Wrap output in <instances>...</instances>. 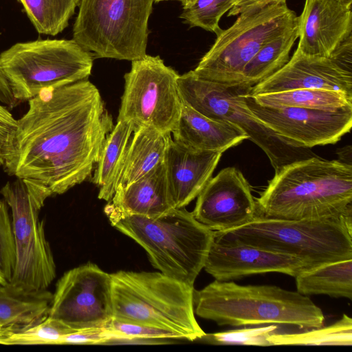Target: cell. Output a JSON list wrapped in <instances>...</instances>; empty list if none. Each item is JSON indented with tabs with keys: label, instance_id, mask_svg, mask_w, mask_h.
<instances>
[{
	"label": "cell",
	"instance_id": "1",
	"mask_svg": "<svg viewBox=\"0 0 352 352\" xmlns=\"http://www.w3.org/2000/svg\"><path fill=\"white\" fill-rule=\"evenodd\" d=\"M98 88L88 79L47 89L28 100L17 120L3 166L16 178L61 195L91 177L113 127Z\"/></svg>",
	"mask_w": 352,
	"mask_h": 352
},
{
	"label": "cell",
	"instance_id": "2",
	"mask_svg": "<svg viewBox=\"0 0 352 352\" xmlns=\"http://www.w3.org/2000/svg\"><path fill=\"white\" fill-rule=\"evenodd\" d=\"M257 216L301 220L340 217L352 210V166L316 155L275 170L256 200Z\"/></svg>",
	"mask_w": 352,
	"mask_h": 352
},
{
	"label": "cell",
	"instance_id": "3",
	"mask_svg": "<svg viewBox=\"0 0 352 352\" xmlns=\"http://www.w3.org/2000/svg\"><path fill=\"white\" fill-rule=\"evenodd\" d=\"M195 314L218 325H288L302 329L323 326L321 309L299 292L274 285H241L215 280L194 290Z\"/></svg>",
	"mask_w": 352,
	"mask_h": 352
},
{
	"label": "cell",
	"instance_id": "4",
	"mask_svg": "<svg viewBox=\"0 0 352 352\" xmlns=\"http://www.w3.org/2000/svg\"><path fill=\"white\" fill-rule=\"evenodd\" d=\"M111 225L146 252L152 265L164 274L194 286L204 269L214 231L185 208L156 217L126 214L107 208Z\"/></svg>",
	"mask_w": 352,
	"mask_h": 352
},
{
	"label": "cell",
	"instance_id": "5",
	"mask_svg": "<svg viewBox=\"0 0 352 352\" xmlns=\"http://www.w3.org/2000/svg\"><path fill=\"white\" fill-rule=\"evenodd\" d=\"M351 231L350 210L340 217L315 219H278L256 215L239 227L214 231V237L297 257L310 270L352 258Z\"/></svg>",
	"mask_w": 352,
	"mask_h": 352
},
{
	"label": "cell",
	"instance_id": "6",
	"mask_svg": "<svg viewBox=\"0 0 352 352\" xmlns=\"http://www.w3.org/2000/svg\"><path fill=\"white\" fill-rule=\"evenodd\" d=\"M113 318L169 331L183 340H200L194 286L162 272L118 271L111 274Z\"/></svg>",
	"mask_w": 352,
	"mask_h": 352
},
{
	"label": "cell",
	"instance_id": "7",
	"mask_svg": "<svg viewBox=\"0 0 352 352\" xmlns=\"http://www.w3.org/2000/svg\"><path fill=\"white\" fill-rule=\"evenodd\" d=\"M92 56L74 39L21 42L0 54V72L15 100L24 102L45 89L88 79Z\"/></svg>",
	"mask_w": 352,
	"mask_h": 352
},
{
	"label": "cell",
	"instance_id": "8",
	"mask_svg": "<svg viewBox=\"0 0 352 352\" xmlns=\"http://www.w3.org/2000/svg\"><path fill=\"white\" fill-rule=\"evenodd\" d=\"M154 0H80L73 38L96 58L135 60L146 50Z\"/></svg>",
	"mask_w": 352,
	"mask_h": 352
},
{
	"label": "cell",
	"instance_id": "9",
	"mask_svg": "<svg viewBox=\"0 0 352 352\" xmlns=\"http://www.w3.org/2000/svg\"><path fill=\"white\" fill-rule=\"evenodd\" d=\"M11 210L15 265L10 285L27 291L47 289L56 277V265L39 211L52 197L36 182L16 178L0 189Z\"/></svg>",
	"mask_w": 352,
	"mask_h": 352
},
{
	"label": "cell",
	"instance_id": "10",
	"mask_svg": "<svg viewBox=\"0 0 352 352\" xmlns=\"http://www.w3.org/2000/svg\"><path fill=\"white\" fill-rule=\"evenodd\" d=\"M177 86L182 102L204 116L233 124L267 156L276 170L296 160L315 156L309 148L296 146L257 120L243 102L252 87L206 80L189 71L179 75Z\"/></svg>",
	"mask_w": 352,
	"mask_h": 352
},
{
	"label": "cell",
	"instance_id": "11",
	"mask_svg": "<svg viewBox=\"0 0 352 352\" xmlns=\"http://www.w3.org/2000/svg\"><path fill=\"white\" fill-rule=\"evenodd\" d=\"M298 23L287 3L269 5L241 14L223 30L193 70L199 78L221 84H241L248 63L266 43Z\"/></svg>",
	"mask_w": 352,
	"mask_h": 352
},
{
	"label": "cell",
	"instance_id": "12",
	"mask_svg": "<svg viewBox=\"0 0 352 352\" xmlns=\"http://www.w3.org/2000/svg\"><path fill=\"white\" fill-rule=\"evenodd\" d=\"M179 74L159 56L146 54L131 61L126 73L117 120L131 122L135 128L149 126L171 134L179 118L182 100Z\"/></svg>",
	"mask_w": 352,
	"mask_h": 352
},
{
	"label": "cell",
	"instance_id": "13",
	"mask_svg": "<svg viewBox=\"0 0 352 352\" xmlns=\"http://www.w3.org/2000/svg\"><path fill=\"white\" fill-rule=\"evenodd\" d=\"M49 316L77 331L107 327L113 318L111 274L92 263L68 270L56 283Z\"/></svg>",
	"mask_w": 352,
	"mask_h": 352
},
{
	"label": "cell",
	"instance_id": "14",
	"mask_svg": "<svg viewBox=\"0 0 352 352\" xmlns=\"http://www.w3.org/2000/svg\"><path fill=\"white\" fill-rule=\"evenodd\" d=\"M242 100L251 113L289 143L310 148L335 144L351 131L352 107L324 111L292 107L263 106L250 92Z\"/></svg>",
	"mask_w": 352,
	"mask_h": 352
},
{
	"label": "cell",
	"instance_id": "15",
	"mask_svg": "<svg viewBox=\"0 0 352 352\" xmlns=\"http://www.w3.org/2000/svg\"><path fill=\"white\" fill-rule=\"evenodd\" d=\"M297 89L334 90L352 97V36L329 57L307 56L296 49L283 67L254 85L250 94Z\"/></svg>",
	"mask_w": 352,
	"mask_h": 352
},
{
	"label": "cell",
	"instance_id": "16",
	"mask_svg": "<svg viewBox=\"0 0 352 352\" xmlns=\"http://www.w3.org/2000/svg\"><path fill=\"white\" fill-rule=\"evenodd\" d=\"M192 212L199 222L219 232L243 226L257 215L250 184L235 167L225 168L210 178Z\"/></svg>",
	"mask_w": 352,
	"mask_h": 352
},
{
	"label": "cell",
	"instance_id": "17",
	"mask_svg": "<svg viewBox=\"0 0 352 352\" xmlns=\"http://www.w3.org/2000/svg\"><path fill=\"white\" fill-rule=\"evenodd\" d=\"M204 268L215 280L221 281L267 272L296 277L309 270L297 257L214 236Z\"/></svg>",
	"mask_w": 352,
	"mask_h": 352
},
{
	"label": "cell",
	"instance_id": "18",
	"mask_svg": "<svg viewBox=\"0 0 352 352\" xmlns=\"http://www.w3.org/2000/svg\"><path fill=\"white\" fill-rule=\"evenodd\" d=\"M298 29L300 53L329 57L352 36L351 6L336 0H305Z\"/></svg>",
	"mask_w": 352,
	"mask_h": 352
},
{
	"label": "cell",
	"instance_id": "19",
	"mask_svg": "<svg viewBox=\"0 0 352 352\" xmlns=\"http://www.w3.org/2000/svg\"><path fill=\"white\" fill-rule=\"evenodd\" d=\"M222 153L197 151L170 138L164 159L174 208H185L212 177Z\"/></svg>",
	"mask_w": 352,
	"mask_h": 352
},
{
	"label": "cell",
	"instance_id": "20",
	"mask_svg": "<svg viewBox=\"0 0 352 352\" xmlns=\"http://www.w3.org/2000/svg\"><path fill=\"white\" fill-rule=\"evenodd\" d=\"M173 140L197 151L219 152L248 140V135L232 123L213 120L182 102Z\"/></svg>",
	"mask_w": 352,
	"mask_h": 352
},
{
	"label": "cell",
	"instance_id": "21",
	"mask_svg": "<svg viewBox=\"0 0 352 352\" xmlns=\"http://www.w3.org/2000/svg\"><path fill=\"white\" fill-rule=\"evenodd\" d=\"M104 208L148 217H159L174 208L164 162L126 188L116 190Z\"/></svg>",
	"mask_w": 352,
	"mask_h": 352
},
{
	"label": "cell",
	"instance_id": "22",
	"mask_svg": "<svg viewBox=\"0 0 352 352\" xmlns=\"http://www.w3.org/2000/svg\"><path fill=\"white\" fill-rule=\"evenodd\" d=\"M170 134L149 126L135 128L124 155L116 190L124 188L164 162Z\"/></svg>",
	"mask_w": 352,
	"mask_h": 352
},
{
	"label": "cell",
	"instance_id": "23",
	"mask_svg": "<svg viewBox=\"0 0 352 352\" xmlns=\"http://www.w3.org/2000/svg\"><path fill=\"white\" fill-rule=\"evenodd\" d=\"M53 294L27 291L10 283L0 285V325L18 327L36 323L49 315Z\"/></svg>",
	"mask_w": 352,
	"mask_h": 352
},
{
	"label": "cell",
	"instance_id": "24",
	"mask_svg": "<svg viewBox=\"0 0 352 352\" xmlns=\"http://www.w3.org/2000/svg\"><path fill=\"white\" fill-rule=\"evenodd\" d=\"M135 130L131 122L117 120L108 134L90 181L99 187L98 198L109 201L118 179L121 163L131 137Z\"/></svg>",
	"mask_w": 352,
	"mask_h": 352
},
{
	"label": "cell",
	"instance_id": "25",
	"mask_svg": "<svg viewBox=\"0 0 352 352\" xmlns=\"http://www.w3.org/2000/svg\"><path fill=\"white\" fill-rule=\"evenodd\" d=\"M295 278L297 292L302 295L352 298V258L305 271Z\"/></svg>",
	"mask_w": 352,
	"mask_h": 352
},
{
	"label": "cell",
	"instance_id": "26",
	"mask_svg": "<svg viewBox=\"0 0 352 352\" xmlns=\"http://www.w3.org/2000/svg\"><path fill=\"white\" fill-rule=\"evenodd\" d=\"M252 97L263 106L292 107L331 111L352 107L351 96L342 91L322 89H297Z\"/></svg>",
	"mask_w": 352,
	"mask_h": 352
},
{
	"label": "cell",
	"instance_id": "27",
	"mask_svg": "<svg viewBox=\"0 0 352 352\" xmlns=\"http://www.w3.org/2000/svg\"><path fill=\"white\" fill-rule=\"evenodd\" d=\"M298 38L297 23L263 46L245 65L241 84L253 87L283 67Z\"/></svg>",
	"mask_w": 352,
	"mask_h": 352
},
{
	"label": "cell",
	"instance_id": "28",
	"mask_svg": "<svg viewBox=\"0 0 352 352\" xmlns=\"http://www.w3.org/2000/svg\"><path fill=\"white\" fill-rule=\"evenodd\" d=\"M273 345L352 344V319L344 314L342 318L327 326L305 329L299 333H275L267 338Z\"/></svg>",
	"mask_w": 352,
	"mask_h": 352
},
{
	"label": "cell",
	"instance_id": "29",
	"mask_svg": "<svg viewBox=\"0 0 352 352\" xmlns=\"http://www.w3.org/2000/svg\"><path fill=\"white\" fill-rule=\"evenodd\" d=\"M80 0H19L36 31L55 36L68 25Z\"/></svg>",
	"mask_w": 352,
	"mask_h": 352
},
{
	"label": "cell",
	"instance_id": "30",
	"mask_svg": "<svg viewBox=\"0 0 352 352\" xmlns=\"http://www.w3.org/2000/svg\"><path fill=\"white\" fill-rule=\"evenodd\" d=\"M76 331L48 315L32 324L1 328L0 344H60L63 337Z\"/></svg>",
	"mask_w": 352,
	"mask_h": 352
},
{
	"label": "cell",
	"instance_id": "31",
	"mask_svg": "<svg viewBox=\"0 0 352 352\" xmlns=\"http://www.w3.org/2000/svg\"><path fill=\"white\" fill-rule=\"evenodd\" d=\"M232 6V0H196L183 9L180 18L191 28L199 27L217 36L223 30L219 25L221 18Z\"/></svg>",
	"mask_w": 352,
	"mask_h": 352
},
{
	"label": "cell",
	"instance_id": "32",
	"mask_svg": "<svg viewBox=\"0 0 352 352\" xmlns=\"http://www.w3.org/2000/svg\"><path fill=\"white\" fill-rule=\"evenodd\" d=\"M277 324L246 327L223 332L205 333L201 340L212 344L271 346L267 338L277 332Z\"/></svg>",
	"mask_w": 352,
	"mask_h": 352
},
{
	"label": "cell",
	"instance_id": "33",
	"mask_svg": "<svg viewBox=\"0 0 352 352\" xmlns=\"http://www.w3.org/2000/svg\"><path fill=\"white\" fill-rule=\"evenodd\" d=\"M8 206L0 198V285L10 283L15 265V248Z\"/></svg>",
	"mask_w": 352,
	"mask_h": 352
},
{
	"label": "cell",
	"instance_id": "34",
	"mask_svg": "<svg viewBox=\"0 0 352 352\" xmlns=\"http://www.w3.org/2000/svg\"><path fill=\"white\" fill-rule=\"evenodd\" d=\"M124 339V337L121 333L111 330L108 327L89 328L78 330L66 335L62 339L60 344H114Z\"/></svg>",
	"mask_w": 352,
	"mask_h": 352
},
{
	"label": "cell",
	"instance_id": "35",
	"mask_svg": "<svg viewBox=\"0 0 352 352\" xmlns=\"http://www.w3.org/2000/svg\"><path fill=\"white\" fill-rule=\"evenodd\" d=\"M16 125L17 120L0 102V159L3 164L11 153Z\"/></svg>",
	"mask_w": 352,
	"mask_h": 352
},
{
	"label": "cell",
	"instance_id": "36",
	"mask_svg": "<svg viewBox=\"0 0 352 352\" xmlns=\"http://www.w3.org/2000/svg\"><path fill=\"white\" fill-rule=\"evenodd\" d=\"M287 0H232L233 6L228 12V16H237L241 14L258 11L269 5L284 3Z\"/></svg>",
	"mask_w": 352,
	"mask_h": 352
},
{
	"label": "cell",
	"instance_id": "37",
	"mask_svg": "<svg viewBox=\"0 0 352 352\" xmlns=\"http://www.w3.org/2000/svg\"><path fill=\"white\" fill-rule=\"evenodd\" d=\"M0 102L10 108L18 104V102L13 97L9 85L0 72Z\"/></svg>",
	"mask_w": 352,
	"mask_h": 352
},
{
	"label": "cell",
	"instance_id": "38",
	"mask_svg": "<svg viewBox=\"0 0 352 352\" xmlns=\"http://www.w3.org/2000/svg\"><path fill=\"white\" fill-rule=\"evenodd\" d=\"M164 1H177L181 2L183 6V9L190 6L196 0H154V2L158 3Z\"/></svg>",
	"mask_w": 352,
	"mask_h": 352
},
{
	"label": "cell",
	"instance_id": "39",
	"mask_svg": "<svg viewBox=\"0 0 352 352\" xmlns=\"http://www.w3.org/2000/svg\"><path fill=\"white\" fill-rule=\"evenodd\" d=\"M337 1H339L343 4H345L346 6H352V0H336Z\"/></svg>",
	"mask_w": 352,
	"mask_h": 352
},
{
	"label": "cell",
	"instance_id": "40",
	"mask_svg": "<svg viewBox=\"0 0 352 352\" xmlns=\"http://www.w3.org/2000/svg\"><path fill=\"white\" fill-rule=\"evenodd\" d=\"M3 161L0 159V166H3Z\"/></svg>",
	"mask_w": 352,
	"mask_h": 352
},
{
	"label": "cell",
	"instance_id": "41",
	"mask_svg": "<svg viewBox=\"0 0 352 352\" xmlns=\"http://www.w3.org/2000/svg\"><path fill=\"white\" fill-rule=\"evenodd\" d=\"M2 328V327L0 325V329Z\"/></svg>",
	"mask_w": 352,
	"mask_h": 352
},
{
	"label": "cell",
	"instance_id": "42",
	"mask_svg": "<svg viewBox=\"0 0 352 352\" xmlns=\"http://www.w3.org/2000/svg\"></svg>",
	"mask_w": 352,
	"mask_h": 352
}]
</instances>
